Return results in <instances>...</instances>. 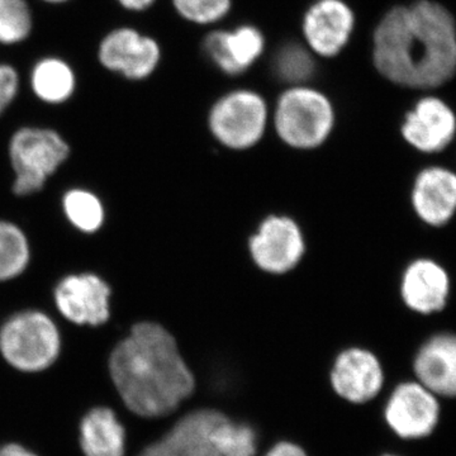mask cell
<instances>
[{
    "mask_svg": "<svg viewBox=\"0 0 456 456\" xmlns=\"http://www.w3.org/2000/svg\"><path fill=\"white\" fill-rule=\"evenodd\" d=\"M32 12L27 0H0V45L20 44L31 35Z\"/></svg>",
    "mask_w": 456,
    "mask_h": 456,
    "instance_id": "cb8c5ba5",
    "label": "cell"
},
{
    "mask_svg": "<svg viewBox=\"0 0 456 456\" xmlns=\"http://www.w3.org/2000/svg\"><path fill=\"white\" fill-rule=\"evenodd\" d=\"M68 220L83 232L93 233L104 222V208L99 198L84 189H73L62 200Z\"/></svg>",
    "mask_w": 456,
    "mask_h": 456,
    "instance_id": "603a6c76",
    "label": "cell"
},
{
    "mask_svg": "<svg viewBox=\"0 0 456 456\" xmlns=\"http://www.w3.org/2000/svg\"><path fill=\"white\" fill-rule=\"evenodd\" d=\"M77 440L84 456H127V428L108 406H94L84 413Z\"/></svg>",
    "mask_w": 456,
    "mask_h": 456,
    "instance_id": "d6986e66",
    "label": "cell"
},
{
    "mask_svg": "<svg viewBox=\"0 0 456 456\" xmlns=\"http://www.w3.org/2000/svg\"><path fill=\"white\" fill-rule=\"evenodd\" d=\"M412 206L431 226L445 224L456 212V175L443 167H428L416 178Z\"/></svg>",
    "mask_w": 456,
    "mask_h": 456,
    "instance_id": "ac0fdd59",
    "label": "cell"
},
{
    "mask_svg": "<svg viewBox=\"0 0 456 456\" xmlns=\"http://www.w3.org/2000/svg\"><path fill=\"white\" fill-rule=\"evenodd\" d=\"M42 2L50 3V4H61V3L68 2V0H42Z\"/></svg>",
    "mask_w": 456,
    "mask_h": 456,
    "instance_id": "1f68e13d",
    "label": "cell"
},
{
    "mask_svg": "<svg viewBox=\"0 0 456 456\" xmlns=\"http://www.w3.org/2000/svg\"><path fill=\"white\" fill-rule=\"evenodd\" d=\"M449 287L448 274L439 264L419 259L411 263L402 275L401 297L410 310L430 314L445 307Z\"/></svg>",
    "mask_w": 456,
    "mask_h": 456,
    "instance_id": "e0dca14e",
    "label": "cell"
},
{
    "mask_svg": "<svg viewBox=\"0 0 456 456\" xmlns=\"http://www.w3.org/2000/svg\"><path fill=\"white\" fill-rule=\"evenodd\" d=\"M335 122L331 101L311 86H290L275 106V132L285 146L297 151H314L325 145Z\"/></svg>",
    "mask_w": 456,
    "mask_h": 456,
    "instance_id": "3957f363",
    "label": "cell"
},
{
    "mask_svg": "<svg viewBox=\"0 0 456 456\" xmlns=\"http://www.w3.org/2000/svg\"><path fill=\"white\" fill-rule=\"evenodd\" d=\"M107 368L123 408L145 421H169L197 388L178 338L152 321L132 326L110 350Z\"/></svg>",
    "mask_w": 456,
    "mask_h": 456,
    "instance_id": "6da1fadb",
    "label": "cell"
},
{
    "mask_svg": "<svg viewBox=\"0 0 456 456\" xmlns=\"http://www.w3.org/2000/svg\"><path fill=\"white\" fill-rule=\"evenodd\" d=\"M20 90V77L16 69L8 64H0V114L16 99Z\"/></svg>",
    "mask_w": 456,
    "mask_h": 456,
    "instance_id": "4316f807",
    "label": "cell"
},
{
    "mask_svg": "<svg viewBox=\"0 0 456 456\" xmlns=\"http://www.w3.org/2000/svg\"><path fill=\"white\" fill-rule=\"evenodd\" d=\"M263 456H310L299 444L281 440L275 443Z\"/></svg>",
    "mask_w": 456,
    "mask_h": 456,
    "instance_id": "f1b7e54d",
    "label": "cell"
},
{
    "mask_svg": "<svg viewBox=\"0 0 456 456\" xmlns=\"http://www.w3.org/2000/svg\"><path fill=\"white\" fill-rule=\"evenodd\" d=\"M31 86L45 103L61 104L74 94L77 77L73 68L57 57H46L33 66Z\"/></svg>",
    "mask_w": 456,
    "mask_h": 456,
    "instance_id": "ffe728a7",
    "label": "cell"
},
{
    "mask_svg": "<svg viewBox=\"0 0 456 456\" xmlns=\"http://www.w3.org/2000/svg\"><path fill=\"white\" fill-rule=\"evenodd\" d=\"M29 256L28 240L23 231L11 222L0 221V281L22 274Z\"/></svg>",
    "mask_w": 456,
    "mask_h": 456,
    "instance_id": "7402d4cb",
    "label": "cell"
},
{
    "mask_svg": "<svg viewBox=\"0 0 456 456\" xmlns=\"http://www.w3.org/2000/svg\"><path fill=\"white\" fill-rule=\"evenodd\" d=\"M173 4L189 22L211 25L230 12L231 0H173Z\"/></svg>",
    "mask_w": 456,
    "mask_h": 456,
    "instance_id": "484cf974",
    "label": "cell"
},
{
    "mask_svg": "<svg viewBox=\"0 0 456 456\" xmlns=\"http://www.w3.org/2000/svg\"><path fill=\"white\" fill-rule=\"evenodd\" d=\"M265 38L254 26L216 31L204 40V51L213 64L228 75L245 73L263 55Z\"/></svg>",
    "mask_w": 456,
    "mask_h": 456,
    "instance_id": "9a60e30c",
    "label": "cell"
},
{
    "mask_svg": "<svg viewBox=\"0 0 456 456\" xmlns=\"http://www.w3.org/2000/svg\"><path fill=\"white\" fill-rule=\"evenodd\" d=\"M98 59L108 70L126 79L142 80L158 68L161 50L158 42L134 28H117L108 33L98 49Z\"/></svg>",
    "mask_w": 456,
    "mask_h": 456,
    "instance_id": "30bf717a",
    "label": "cell"
},
{
    "mask_svg": "<svg viewBox=\"0 0 456 456\" xmlns=\"http://www.w3.org/2000/svg\"><path fill=\"white\" fill-rule=\"evenodd\" d=\"M417 382L437 397L456 398V335L434 336L417 351Z\"/></svg>",
    "mask_w": 456,
    "mask_h": 456,
    "instance_id": "2e32d148",
    "label": "cell"
},
{
    "mask_svg": "<svg viewBox=\"0 0 456 456\" xmlns=\"http://www.w3.org/2000/svg\"><path fill=\"white\" fill-rule=\"evenodd\" d=\"M382 456H398V455H395V454H384Z\"/></svg>",
    "mask_w": 456,
    "mask_h": 456,
    "instance_id": "d6a6232c",
    "label": "cell"
},
{
    "mask_svg": "<svg viewBox=\"0 0 456 456\" xmlns=\"http://www.w3.org/2000/svg\"><path fill=\"white\" fill-rule=\"evenodd\" d=\"M0 456H40L20 443H5L0 445Z\"/></svg>",
    "mask_w": 456,
    "mask_h": 456,
    "instance_id": "f546056e",
    "label": "cell"
},
{
    "mask_svg": "<svg viewBox=\"0 0 456 456\" xmlns=\"http://www.w3.org/2000/svg\"><path fill=\"white\" fill-rule=\"evenodd\" d=\"M355 27L353 9L342 0H318L305 12L303 35L312 53L322 57L340 53Z\"/></svg>",
    "mask_w": 456,
    "mask_h": 456,
    "instance_id": "7c38bea8",
    "label": "cell"
},
{
    "mask_svg": "<svg viewBox=\"0 0 456 456\" xmlns=\"http://www.w3.org/2000/svg\"><path fill=\"white\" fill-rule=\"evenodd\" d=\"M384 419L401 439H425L439 425V399L419 382L398 384L387 399Z\"/></svg>",
    "mask_w": 456,
    "mask_h": 456,
    "instance_id": "ba28073f",
    "label": "cell"
},
{
    "mask_svg": "<svg viewBox=\"0 0 456 456\" xmlns=\"http://www.w3.org/2000/svg\"><path fill=\"white\" fill-rule=\"evenodd\" d=\"M123 8L128 11L142 12L154 4L155 0H117Z\"/></svg>",
    "mask_w": 456,
    "mask_h": 456,
    "instance_id": "4dcf8cb0",
    "label": "cell"
},
{
    "mask_svg": "<svg viewBox=\"0 0 456 456\" xmlns=\"http://www.w3.org/2000/svg\"><path fill=\"white\" fill-rule=\"evenodd\" d=\"M374 64L392 83L437 88L456 73V25L436 2L419 0L388 12L374 32Z\"/></svg>",
    "mask_w": 456,
    "mask_h": 456,
    "instance_id": "7a4b0ae2",
    "label": "cell"
},
{
    "mask_svg": "<svg viewBox=\"0 0 456 456\" xmlns=\"http://www.w3.org/2000/svg\"><path fill=\"white\" fill-rule=\"evenodd\" d=\"M307 239L299 222L284 213H270L248 239V254L255 268L284 277L296 272L307 255Z\"/></svg>",
    "mask_w": 456,
    "mask_h": 456,
    "instance_id": "8992f818",
    "label": "cell"
},
{
    "mask_svg": "<svg viewBox=\"0 0 456 456\" xmlns=\"http://www.w3.org/2000/svg\"><path fill=\"white\" fill-rule=\"evenodd\" d=\"M269 110L254 90L239 89L218 99L208 114L213 139L230 151L244 152L259 145L266 132Z\"/></svg>",
    "mask_w": 456,
    "mask_h": 456,
    "instance_id": "5b68a950",
    "label": "cell"
},
{
    "mask_svg": "<svg viewBox=\"0 0 456 456\" xmlns=\"http://www.w3.org/2000/svg\"><path fill=\"white\" fill-rule=\"evenodd\" d=\"M456 117L445 102L422 98L407 114L401 132L411 146L422 152H437L454 139Z\"/></svg>",
    "mask_w": 456,
    "mask_h": 456,
    "instance_id": "5bb4252c",
    "label": "cell"
},
{
    "mask_svg": "<svg viewBox=\"0 0 456 456\" xmlns=\"http://www.w3.org/2000/svg\"><path fill=\"white\" fill-rule=\"evenodd\" d=\"M272 70L279 82L290 86H305L316 73L314 53L298 42H287L275 51Z\"/></svg>",
    "mask_w": 456,
    "mask_h": 456,
    "instance_id": "44dd1931",
    "label": "cell"
},
{
    "mask_svg": "<svg viewBox=\"0 0 456 456\" xmlns=\"http://www.w3.org/2000/svg\"><path fill=\"white\" fill-rule=\"evenodd\" d=\"M110 288L95 274L69 275L57 284L55 303L60 314L77 326L97 327L110 318Z\"/></svg>",
    "mask_w": 456,
    "mask_h": 456,
    "instance_id": "8fae6325",
    "label": "cell"
},
{
    "mask_svg": "<svg viewBox=\"0 0 456 456\" xmlns=\"http://www.w3.org/2000/svg\"><path fill=\"white\" fill-rule=\"evenodd\" d=\"M69 152L68 143L56 131L38 127L18 130L9 143V156L16 171L14 193L29 196L41 191Z\"/></svg>",
    "mask_w": 456,
    "mask_h": 456,
    "instance_id": "52a82bcc",
    "label": "cell"
},
{
    "mask_svg": "<svg viewBox=\"0 0 456 456\" xmlns=\"http://www.w3.org/2000/svg\"><path fill=\"white\" fill-rule=\"evenodd\" d=\"M134 456H185L179 452L175 446L171 445L169 441L165 439L163 435L154 437V439L147 441Z\"/></svg>",
    "mask_w": 456,
    "mask_h": 456,
    "instance_id": "83f0119b",
    "label": "cell"
},
{
    "mask_svg": "<svg viewBox=\"0 0 456 456\" xmlns=\"http://www.w3.org/2000/svg\"><path fill=\"white\" fill-rule=\"evenodd\" d=\"M329 380L342 401L365 404L382 392L386 374L373 351L353 345L338 351L330 368Z\"/></svg>",
    "mask_w": 456,
    "mask_h": 456,
    "instance_id": "9c48e42d",
    "label": "cell"
},
{
    "mask_svg": "<svg viewBox=\"0 0 456 456\" xmlns=\"http://www.w3.org/2000/svg\"><path fill=\"white\" fill-rule=\"evenodd\" d=\"M61 354V335L44 312H20L0 329V358L20 373H44L56 364Z\"/></svg>",
    "mask_w": 456,
    "mask_h": 456,
    "instance_id": "277c9868",
    "label": "cell"
},
{
    "mask_svg": "<svg viewBox=\"0 0 456 456\" xmlns=\"http://www.w3.org/2000/svg\"><path fill=\"white\" fill-rule=\"evenodd\" d=\"M227 419L220 410L198 408L167 422L161 435L183 455L221 456V431Z\"/></svg>",
    "mask_w": 456,
    "mask_h": 456,
    "instance_id": "4fadbf2b",
    "label": "cell"
},
{
    "mask_svg": "<svg viewBox=\"0 0 456 456\" xmlns=\"http://www.w3.org/2000/svg\"><path fill=\"white\" fill-rule=\"evenodd\" d=\"M259 440L253 426L228 419L222 428L221 456H256Z\"/></svg>",
    "mask_w": 456,
    "mask_h": 456,
    "instance_id": "d4e9b609",
    "label": "cell"
}]
</instances>
